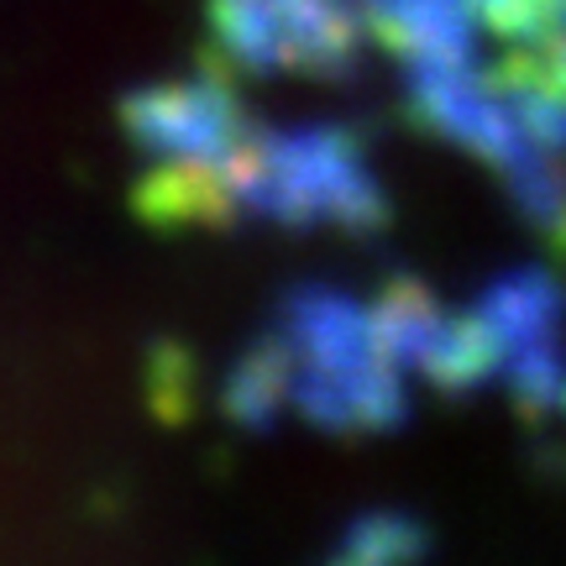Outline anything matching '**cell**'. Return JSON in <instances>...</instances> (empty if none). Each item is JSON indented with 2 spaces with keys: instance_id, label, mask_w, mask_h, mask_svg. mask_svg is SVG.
<instances>
[{
  "instance_id": "obj_1",
  "label": "cell",
  "mask_w": 566,
  "mask_h": 566,
  "mask_svg": "<svg viewBox=\"0 0 566 566\" xmlns=\"http://www.w3.org/2000/svg\"><path fill=\"white\" fill-rule=\"evenodd\" d=\"M237 184L247 216L294 226H336L352 237H373L388 226V200L373 168L367 142L352 126H300V132H263L247 126L231 153L216 158Z\"/></svg>"
},
{
  "instance_id": "obj_2",
  "label": "cell",
  "mask_w": 566,
  "mask_h": 566,
  "mask_svg": "<svg viewBox=\"0 0 566 566\" xmlns=\"http://www.w3.org/2000/svg\"><path fill=\"white\" fill-rule=\"evenodd\" d=\"M357 11L346 0H210V42L242 74L346 80L357 63Z\"/></svg>"
},
{
  "instance_id": "obj_3",
  "label": "cell",
  "mask_w": 566,
  "mask_h": 566,
  "mask_svg": "<svg viewBox=\"0 0 566 566\" xmlns=\"http://www.w3.org/2000/svg\"><path fill=\"white\" fill-rule=\"evenodd\" d=\"M122 126L137 147L158 158H226L252 122L237 101V84L200 74L189 84H147L126 95Z\"/></svg>"
},
{
  "instance_id": "obj_4",
  "label": "cell",
  "mask_w": 566,
  "mask_h": 566,
  "mask_svg": "<svg viewBox=\"0 0 566 566\" xmlns=\"http://www.w3.org/2000/svg\"><path fill=\"white\" fill-rule=\"evenodd\" d=\"M132 210L153 231H226L247 216L216 158H163L132 189Z\"/></svg>"
},
{
  "instance_id": "obj_5",
  "label": "cell",
  "mask_w": 566,
  "mask_h": 566,
  "mask_svg": "<svg viewBox=\"0 0 566 566\" xmlns=\"http://www.w3.org/2000/svg\"><path fill=\"white\" fill-rule=\"evenodd\" d=\"M294 405V352L279 336V325L231 367L221 388V409L247 430H273L279 415Z\"/></svg>"
},
{
  "instance_id": "obj_6",
  "label": "cell",
  "mask_w": 566,
  "mask_h": 566,
  "mask_svg": "<svg viewBox=\"0 0 566 566\" xmlns=\"http://www.w3.org/2000/svg\"><path fill=\"white\" fill-rule=\"evenodd\" d=\"M430 551V530L405 509H378L342 530L336 551L321 566H420Z\"/></svg>"
},
{
  "instance_id": "obj_7",
  "label": "cell",
  "mask_w": 566,
  "mask_h": 566,
  "mask_svg": "<svg viewBox=\"0 0 566 566\" xmlns=\"http://www.w3.org/2000/svg\"><path fill=\"white\" fill-rule=\"evenodd\" d=\"M147 399L158 409V420L184 424L200 405V357L179 342L158 346L147 357Z\"/></svg>"
}]
</instances>
